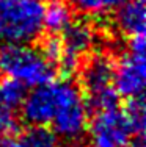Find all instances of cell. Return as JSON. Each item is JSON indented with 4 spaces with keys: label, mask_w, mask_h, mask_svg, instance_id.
Returning <instances> with one entry per match:
<instances>
[{
    "label": "cell",
    "mask_w": 146,
    "mask_h": 147,
    "mask_svg": "<svg viewBox=\"0 0 146 147\" xmlns=\"http://www.w3.org/2000/svg\"><path fill=\"white\" fill-rule=\"evenodd\" d=\"M58 102L52 117V131L68 146H75L85 141L88 131V108L83 92L72 82H57Z\"/></svg>",
    "instance_id": "obj_1"
},
{
    "label": "cell",
    "mask_w": 146,
    "mask_h": 147,
    "mask_svg": "<svg viewBox=\"0 0 146 147\" xmlns=\"http://www.w3.org/2000/svg\"><path fill=\"white\" fill-rule=\"evenodd\" d=\"M0 72L35 88L52 82L57 67L38 49L27 44L5 42L0 45Z\"/></svg>",
    "instance_id": "obj_2"
},
{
    "label": "cell",
    "mask_w": 146,
    "mask_h": 147,
    "mask_svg": "<svg viewBox=\"0 0 146 147\" xmlns=\"http://www.w3.org/2000/svg\"><path fill=\"white\" fill-rule=\"evenodd\" d=\"M44 6L36 0H0V39L27 44L43 34Z\"/></svg>",
    "instance_id": "obj_3"
},
{
    "label": "cell",
    "mask_w": 146,
    "mask_h": 147,
    "mask_svg": "<svg viewBox=\"0 0 146 147\" xmlns=\"http://www.w3.org/2000/svg\"><path fill=\"white\" fill-rule=\"evenodd\" d=\"M145 77V38L143 34H137L130 36L126 50L120 57V63L115 64L113 88L118 96L127 99L143 96Z\"/></svg>",
    "instance_id": "obj_4"
},
{
    "label": "cell",
    "mask_w": 146,
    "mask_h": 147,
    "mask_svg": "<svg viewBox=\"0 0 146 147\" xmlns=\"http://www.w3.org/2000/svg\"><path fill=\"white\" fill-rule=\"evenodd\" d=\"M61 45H63V57L58 63V69L65 75L71 77L79 71L82 58L90 53L93 45L96 44V30L88 20H71L65 30L61 31Z\"/></svg>",
    "instance_id": "obj_5"
},
{
    "label": "cell",
    "mask_w": 146,
    "mask_h": 147,
    "mask_svg": "<svg viewBox=\"0 0 146 147\" xmlns=\"http://www.w3.org/2000/svg\"><path fill=\"white\" fill-rule=\"evenodd\" d=\"M88 128L96 147H127L135 136L124 110L118 107L97 111Z\"/></svg>",
    "instance_id": "obj_6"
},
{
    "label": "cell",
    "mask_w": 146,
    "mask_h": 147,
    "mask_svg": "<svg viewBox=\"0 0 146 147\" xmlns=\"http://www.w3.org/2000/svg\"><path fill=\"white\" fill-rule=\"evenodd\" d=\"M58 85L57 82H49L46 85L35 86L32 92H27L20 105L22 119L30 125L50 124L57 110Z\"/></svg>",
    "instance_id": "obj_7"
},
{
    "label": "cell",
    "mask_w": 146,
    "mask_h": 147,
    "mask_svg": "<svg viewBox=\"0 0 146 147\" xmlns=\"http://www.w3.org/2000/svg\"><path fill=\"white\" fill-rule=\"evenodd\" d=\"M80 69V86L85 96L99 92L113 86L115 61L107 53H94L83 59L79 66Z\"/></svg>",
    "instance_id": "obj_8"
},
{
    "label": "cell",
    "mask_w": 146,
    "mask_h": 147,
    "mask_svg": "<svg viewBox=\"0 0 146 147\" xmlns=\"http://www.w3.org/2000/svg\"><path fill=\"white\" fill-rule=\"evenodd\" d=\"M116 28L126 36H137L145 33V2L127 0L116 6L113 19Z\"/></svg>",
    "instance_id": "obj_9"
},
{
    "label": "cell",
    "mask_w": 146,
    "mask_h": 147,
    "mask_svg": "<svg viewBox=\"0 0 146 147\" xmlns=\"http://www.w3.org/2000/svg\"><path fill=\"white\" fill-rule=\"evenodd\" d=\"M72 9L66 5L63 0H52L44 8L43 25L47 33L58 34L65 30V27L72 20Z\"/></svg>",
    "instance_id": "obj_10"
},
{
    "label": "cell",
    "mask_w": 146,
    "mask_h": 147,
    "mask_svg": "<svg viewBox=\"0 0 146 147\" xmlns=\"http://www.w3.org/2000/svg\"><path fill=\"white\" fill-rule=\"evenodd\" d=\"M60 141L46 125H30L20 131L14 147H58Z\"/></svg>",
    "instance_id": "obj_11"
},
{
    "label": "cell",
    "mask_w": 146,
    "mask_h": 147,
    "mask_svg": "<svg viewBox=\"0 0 146 147\" xmlns=\"http://www.w3.org/2000/svg\"><path fill=\"white\" fill-rule=\"evenodd\" d=\"M27 96V86L19 80L6 77L0 80V107L16 111Z\"/></svg>",
    "instance_id": "obj_12"
},
{
    "label": "cell",
    "mask_w": 146,
    "mask_h": 147,
    "mask_svg": "<svg viewBox=\"0 0 146 147\" xmlns=\"http://www.w3.org/2000/svg\"><path fill=\"white\" fill-rule=\"evenodd\" d=\"M83 99H85L88 111H94V113H97V111L107 110V108L118 107L120 96H118V92L112 86V88H107L104 91H99V92L88 94V96H85Z\"/></svg>",
    "instance_id": "obj_13"
},
{
    "label": "cell",
    "mask_w": 146,
    "mask_h": 147,
    "mask_svg": "<svg viewBox=\"0 0 146 147\" xmlns=\"http://www.w3.org/2000/svg\"><path fill=\"white\" fill-rule=\"evenodd\" d=\"M126 117L129 121L132 130L135 135H143L145 131V102H143V96H137V97H130L129 102L126 105Z\"/></svg>",
    "instance_id": "obj_14"
},
{
    "label": "cell",
    "mask_w": 146,
    "mask_h": 147,
    "mask_svg": "<svg viewBox=\"0 0 146 147\" xmlns=\"http://www.w3.org/2000/svg\"><path fill=\"white\" fill-rule=\"evenodd\" d=\"M38 41H39L38 50L43 53V57L47 61H50L58 69V63H60L61 57H63V45H61L60 36L54 33H47L44 36H39Z\"/></svg>",
    "instance_id": "obj_15"
},
{
    "label": "cell",
    "mask_w": 146,
    "mask_h": 147,
    "mask_svg": "<svg viewBox=\"0 0 146 147\" xmlns=\"http://www.w3.org/2000/svg\"><path fill=\"white\" fill-rule=\"evenodd\" d=\"M71 9L85 16H101L107 6V0H65Z\"/></svg>",
    "instance_id": "obj_16"
},
{
    "label": "cell",
    "mask_w": 146,
    "mask_h": 147,
    "mask_svg": "<svg viewBox=\"0 0 146 147\" xmlns=\"http://www.w3.org/2000/svg\"><path fill=\"white\" fill-rule=\"evenodd\" d=\"M17 131H19V119L16 116V111L0 107V133L11 136Z\"/></svg>",
    "instance_id": "obj_17"
},
{
    "label": "cell",
    "mask_w": 146,
    "mask_h": 147,
    "mask_svg": "<svg viewBox=\"0 0 146 147\" xmlns=\"http://www.w3.org/2000/svg\"><path fill=\"white\" fill-rule=\"evenodd\" d=\"M0 147H14V141L11 139V136L0 133Z\"/></svg>",
    "instance_id": "obj_18"
},
{
    "label": "cell",
    "mask_w": 146,
    "mask_h": 147,
    "mask_svg": "<svg viewBox=\"0 0 146 147\" xmlns=\"http://www.w3.org/2000/svg\"><path fill=\"white\" fill-rule=\"evenodd\" d=\"M124 2H127V0H107V6L109 8H116V6L123 5Z\"/></svg>",
    "instance_id": "obj_19"
},
{
    "label": "cell",
    "mask_w": 146,
    "mask_h": 147,
    "mask_svg": "<svg viewBox=\"0 0 146 147\" xmlns=\"http://www.w3.org/2000/svg\"><path fill=\"white\" fill-rule=\"evenodd\" d=\"M36 2H49V0H36Z\"/></svg>",
    "instance_id": "obj_20"
},
{
    "label": "cell",
    "mask_w": 146,
    "mask_h": 147,
    "mask_svg": "<svg viewBox=\"0 0 146 147\" xmlns=\"http://www.w3.org/2000/svg\"><path fill=\"white\" fill-rule=\"evenodd\" d=\"M93 147H96V146H93Z\"/></svg>",
    "instance_id": "obj_21"
}]
</instances>
